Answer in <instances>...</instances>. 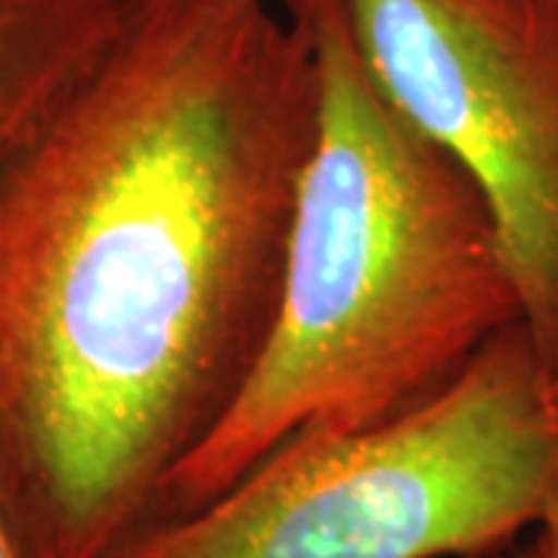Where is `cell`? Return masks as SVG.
<instances>
[{
    "label": "cell",
    "instance_id": "cell-2",
    "mask_svg": "<svg viewBox=\"0 0 558 558\" xmlns=\"http://www.w3.org/2000/svg\"><path fill=\"white\" fill-rule=\"evenodd\" d=\"M282 10L314 57L317 134L277 319L230 413L171 472L153 524L202 509L292 440L416 410L521 323L487 202L381 94L348 3L282 0Z\"/></svg>",
    "mask_w": 558,
    "mask_h": 558
},
{
    "label": "cell",
    "instance_id": "cell-7",
    "mask_svg": "<svg viewBox=\"0 0 558 558\" xmlns=\"http://www.w3.org/2000/svg\"><path fill=\"white\" fill-rule=\"evenodd\" d=\"M469 558H543V556H539L537 543H534V537H531L527 543L515 539V543H509V546H499V549H490V553H481V556H469Z\"/></svg>",
    "mask_w": 558,
    "mask_h": 558
},
{
    "label": "cell",
    "instance_id": "cell-3",
    "mask_svg": "<svg viewBox=\"0 0 558 558\" xmlns=\"http://www.w3.org/2000/svg\"><path fill=\"white\" fill-rule=\"evenodd\" d=\"M556 490V381L512 323L416 410L292 440L112 558H469L534 531Z\"/></svg>",
    "mask_w": 558,
    "mask_h": 558
},
{
    "label": "cell",
    "instance_id": "cell-8",
    "mask_svg": "<svg viewBox=\"0 0 558 558\" xmlns=\"http://www.w3.org/2000/svg\"><path fill=\"white\" fill-rule=\"evenodd\" d=\"M0 558H22L20 546L13 539V531H10V524L3 519V512H0Z\"/></svg>",
    "mask_w": 558,
    "mask_h": 558
},
{
    "label": "cell",
    "instance_id": "cell-6",
    "mask_svg": "<svg viewBox=\"0 0 558 558\" xmlns=\"http://www.w3.org/2000/svg\"><path fill=\"white\" fill-rule=\"evenodd\" d=\"M534 543H537L539 556L543 558H558V490L549 499L543 519L534 527Z\"/></svg>",
    "mask_w": 558,
    "mask_h": 558
},
{
    "label": "cell",
    "instance_id": "cell-1",
    "mask_svg": "<svg viewBox=\"0 0 558 558\" xmlns=\"http://www.w3.org/2000/svg\"><path fill=\"white\" fill-rule=\"evenodd\" d=\"M317 134L270 0H128L0 161V512L22 558H112L230 413L277 319Z\"/></svg>",
    "mask_w": 558,
    "mask_h": 558
},
{
    "label": "cell",
    "instance_id": "cell-5",
    "mask_svg": "<svg viewBox=\"0 0 558 558\" xmlns=\"http://www.w3.org/2000/svg\"><path fill=\"white\" fill-rule=\"evenodd\" d=\"M124 10L128 0H0V161L94 69Z\"/></svg>",
    "mask_w": 558,
    "mask_h": 558
},
{
    "label": "cell",
    "instance_id": "cell-4",
    "mask_svg": "<svg viewBox=\"0 0 558 558\" xmlns=\"http://www.w3.org/2000/svg\"><path fill=\"white\" fill-rule=\"evenodd\" d=\"M363 65L487 202L558 395V0H344Z\"/></svg>",
    "mask_w": 558,
    "mask_h": 558
}]
</instances>
